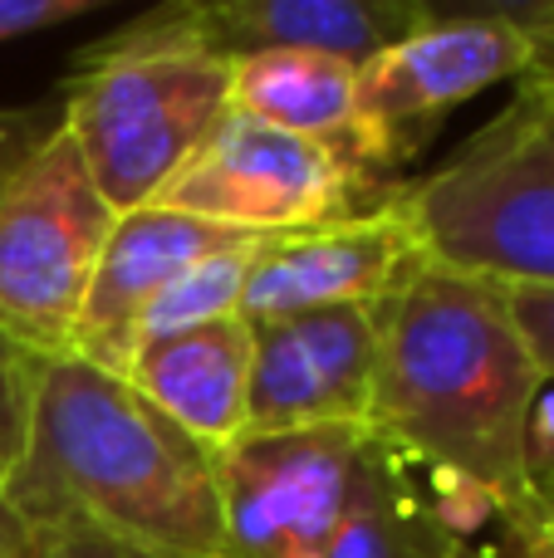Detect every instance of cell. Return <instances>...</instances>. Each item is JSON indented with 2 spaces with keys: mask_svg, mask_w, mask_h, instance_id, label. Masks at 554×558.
<instances>
[{
  "mask_svg": "<svg viewBox=\"0 0 554 558\" xmlns=\"http://www.w3.org/2000/svg\"><path fill=\"white\" fill-rule=\"evenodd\" d=\"M530 78H554V25L545 29V39H540V64Z\"/></svg>",
  "mask_w": 554,
  "mask_h": 558,
  "instance_id": "cb8c5ba5",
  "label": "cell"
},
{
  "mask_svg": "<svg viewBox=\"0 0 554 558\" xmlns=\"http://www.w3.org/2000/svg\"><path fill=\"white\" fill-rule=\"evenodd\" d=\"M88 162L64 123L0 182V333L35 357L74 348L88 279L113 231Z\"/></svg>",
  "mask_w": 554,
  "mask_h": 558,
  "instance_id": "5b68a950",
  "label": "cell"
},
{
  "mask_svg": "<svg viewBox=\"0 0 554 558\" xmlns=\"http://www.w3.org/2000/svg\"><path fill=\"white\" fill-rule=\"evenodd\" d=\"M49 128L55 123L45 118V108H0V182L45 143Z\"/></svg>",
  "mask_w": 554,
  "mask_h": 558,
  "instance_id": "ffe728a7",
  "label": "cell"
},
{
  "mask_svg": "<svg viewBox=\"0 0 554 558\" xmlns=\"http://www.w3.org/2000/svg\"><path fill=\"white\" fill-rule=\"evenodd\" d=\"M35 353L10 343L0 333V481L15 471L20 451H25V426H29V387H35Z\"/></svg>",
  "mask_w": 554,
  "mask_h": 558,
  "instance_id": "e0dca14e",
  "label": "cell"
},
{
  "mask_svg": "<svg viewBox=\"0 0 554 558\" xmlns=\"http://www.w3.org/2000/svg\"><path fill=\"white\" fill-rule=\"evenodd\" d=\"M241 235L245 231H226V226H212L202 216L172 211V206H157V202L123 211L104 241L94 279H88L69 353L123 377L137 348V318L147 314V304L177 275H186L196 260L226 251Z\"/></svg>",
  "mask_w": 554,
  "mask_h": 558,
  "instance_id": "8fae6325",
  "label": "cell"
},
{
  "mask_svg": "<svg viewBox=\"0 0 554 558\" xmlns=\"http://www.w3.org/2000/svg\"><path fill=\"white\" fill-rule=\"evenodd\" d=\"M378 304L320 308L255 328L245 436L369 426Z\"/></svg>",
  "mask_w": 554,
  "mask_h": 558,
  "instance_id": "9c48e42d",
  "label": "cell"
},
{
  "mask_svg": "<svg viewBox=\"0 0 554 558\" xmlns=\"http://www.w3.org/2000/svg\"><path fill=\"white\" fill-rule=\"evenodd\" d=\"M442 558H486V554H481V549H477V544L457 539V544H451V549H447V554H442Z\"/></svg>",
  "mask_w": 554,
  "mask_h": 558,
  "instance_id": "d4e9b609",
  "label": "cell"
},
{
  "mask_svg": "<svg viewBox=\"0 0 554 558\" xmlns=\"http://www.w3.org/2000/svg\"><path fill=\"white\" fill-rule=\"evenodd\" d=\"M510 539L501 549H481L486 558H554V505L545 500L530 520L506 524Z\"/></svg>",
  "mask_w": 554,
  "mask_h": 558,
  "instance_id": "7402d4cb",
  "label": "cell"
},
{
  "mask_svg": "<svg viewBox=\"0 0 554 558\" xmlns=\"http://www.w3.org/2000/svg\"><path fill=\"white\" fill-rule=\"evenodd\" d=\"M501 289H506V304L520 338L535 353V367L545 373V383H554V289L550 284H501Z\"/></svg>",
  "mask_w": 554,
  "mask_h": 558,
  "instance_id": "ac0fdd59",
  "label": "cell"
},
{
  "mask_svg": "<svg viewBox=\"0 0 554 558\" xmlns=\"http://www.w3.org/2000/svg\"><path fill=\"white\" fill-rule=\"evenodd\" d=\"M359 69L334 54L310 49H265V54L231 59V113H245L265 128L310 137L339 153L349 167L388 182L359 137Z\"/></svg>",
  "mask_w": 554,
  "mask_h": 558,
  "instance_id": "5bb4252c",
  "label": "cell"
},
{
  "mask_svg": "<svg viewBox=\"0 0 554 558\" xmlns=\"http://www.w3.org/2000/svg\"><path fill=\"white\" fill-rule=\"evenodd\" d=\"M29 539H35V530L25 524V514L15 510V500H10V490H5V481H0V558H20Z\"/></svg>",
  "mask_w": 554,
  "mask_h": 558,
  "instance_id": "603a6c76",
  "label": "cell"
},
{
  "mask_svg": "<svg viewBox=\"0 0 554 558\" xmlns=\"http://www.w3.org/2000/svg\"><path fill=\"white\" fill-rule=\"evenodd\" d=\"M412 260H422V245L398 196L378 211L265 235L251 279H245L241 318L261 328L280 324V318L320 314V308L383 304L393 284L412 270Z\"/></svg>",
  "mask_w": 554,
  "mask_h": 558,
  "instance_id": "30bf717a",
  "label": "cell"
},
{
  "mask_svg": "<svg viewBox=\"0 0 554 558\" xmlns=\"http://www.w3.org/2000/svg\"><path fill=\"white\" fill-rule=\"evenodd\" d=\"M369 426H320L290 436H241L216 456L226 558L320 554L359 481Z\"/></svg>",
  "mask_w": 554,
  "mask_h": 558,
  "instance_id": "ba28073f",
  "label": "cell"
},
{
  "mask_svg": "<svg viewBox=\"0 0 554 558\" xmlns=\"http://www.w3.org/2000/svg\"><path fill=\"white\" fill-rule=\"evenodd\" d=\"M231 113V59L192 39L182 5H157L79 54L59 123L113 216L153 206Z\"/></svg>",
  "mask_w": 554,
  "mask_h": 558,
  "instance_id": "3957f363",
  "label": "cell"
},
{
  "mask_svg": "<svg viewBox=\"0 0 554 558\" xmlns=\"http://www.w3.org/2000/svg\"><path fill=\"white\" fill-rule=\"evenodd\" d=\"M412 465L373 436L359 481L320 558H442L457 544L447 514L422 510L412 495Z\"/></svg>",
  "mask_w": 554,
  "mask_h": 558,
  "instance_id": "9a60e30c",
  "label": "cell"
},
{
  "mask_svg": "<svg viewBox=\"0 0 554 558\" xmlns=\"http://www.w3.org/2000/svg\"><path fill=\"white\" fill-rule=\"evenodd\" d=\"M545 387L496 279L422 255L378 304L369 432L408 465L486 495L506 524L545 505L535 471Z\"/></svg>",
  "mask_w": 554,
  "mask_h": 558,
  "instance_id": "6da1fadb",
  "label": "cell"
},
{
  "mask_svg": "<svg viewBox=\"0 0 554 558\" xmlns=\"http://www.w3.org/2000/svg\"><path fill=\"white\" fill-rule=\"evenodd\" d=\"M98 5L104 0H0V45L39 35V29H59L69 20H84Z\"/></svg>",
  "mask_w": 554,
  "mask_h": 558,
  "instance_id": "d6986e66",
  "label": "cell"
},
{
  "mask_svg": "<svg viewBox=\"0 0 554 558\" xmlns=\"http://www.w3.org/2000/svg\"><path fill=\"white\" fill-rule=\"evenodd\" d=\"M20 558H143V554L118 549V544L98 539L88 530H35V539L25 544Z\"/></svg>",
  "mask_w": 554,
  "mask_h": 558,
  "instance_id": "44dd1931",
  "label": "cell"
},
{
  "mask_svg": "<svg viewBox=\"0 0 554 558\" xmlns=\"http://www.w3.org/2000/svg\"><path fill=\"white\" fill-rule=\"evenodd\" d=\"M300 558H320V554H300Z\"/></svg>",
  "mask_w": 554,
  "mask_h": 558,
  "instance_id": "4316f807",
  "label": "cell"
},
{
  "mask_svg": "<svg viewBox=\"0 0 554 558\" xmlns=\"http://www.w3.org/2000/svg\"><path fill=\"white\" fill-rule=\"evenodd\" d=\"M540 490H545V500H550V505H554V471H550V475H545V481H540Z\"/></svg>",
  "mask_w": 554,
  "mask_h": 558,
  "instance_id": "484cf974",
  "label": "cell"
},
{
  "mask_svg": "<svg viewBox=\"0 0 554 558\" xmlns=\"http://www.w3.org/2000/svg\"><path fill=\"white\" fill-rule=\"evenodd\" d=\"M186 29L221 59L310 49L363 69L427 20L422 0H182Z\"/></svg>",
  "mask_w": 554,
  "mask_h": 558,
  "instance_id": "7c38bea8",
  "label": "cell"
},
{
  "mask_svg": "<svg viewBox=\"0 0 554 558\" xmlns=\"http://www.w3.org/2000/svg\"><path fill=\"white\" fill-rule=\"evenodd\" d=\"M398 206L427 260L554 289V78H520L447 167L402 182Z\"/></svg>",
  "mask_w": 554,
  "mask_h": 558,
  "instance_id": "277c9868",
  "label": "cell"
},
{
  "mask_svg": "<svg viewBox=\"0 0 554 558\" xmlns=\"http://www.w3.org/2000/svg\"><path fill=\"white\" fill-rule=\"evenodd\" d=\"M261 245H265V235H241V241H231L226 251L196 260L186 275H177L172 284L147 304V314L137 318V348L241 314V294H245V279H251V265H255V255H261Z\"/></svg>",
  "mask_w": 554,
  "mask_h": 558,
  "instance_id": "2e32d148",
  "label": "cell"
},
{
  "mask_svg": "<svg viewBox=\"0 0 554 558\" xmlns=\"http://www.w3.org/2000/svg\"><path fill=\"white\" fill-rule=\"evenodd\" d=\"M5 490L29 530H88L143 558H226L216 456L74 353L35 363Z\"/></svg>",
  "mask_w": 554,
  "mask_h": 558,
  "instance_id": "7a4b0ae2",
  "label": "cell"
},
{
  "mask_svg": "<svg viewBox=\"0 0 554 558\" xmlns=\"http://www.w3.org/2000/svg\"><path fill=\"white\" fill-rule=\"evenodd\" d=\"M554 25V0L496 10L427 5V20L359 69V137L378 172H398L427 147L432 128L467 98L520 84L540 64V39Z\"/></svg>",
  "mask_w": 554,
  "mask_h": 558,
  "instance_id": "8992f818",
  "label": "cell"
},
{
  "mask_svg": "<svg viewBox=\"0 0 554 558\" xmlns=\"http://www.w3.org/2000/svg\"><path fill=\"white\" fill-rule=\"evenodd\" d=\"M398 186L402 182L359 172L310 137L265 128L245 113H226L192 162L157 192V206L202 216L226 231L285 235L378 211L398 196Z\"/></svg>",
  "mask_w": 554,
  "mask_h": 558,
  "instance_id": "52a82bcc",
  "label": "cell"
},
{
  "mask_svg": "<svg viewBox=\"0 0 554 558\" xmlns=\"http://www.w3.org/2000/svg\"><path fill=\"white\" fill-rule=\"evenodd\" d=\"M255 328L241 314L186 333L143 343L128 363L123 383L172 422L206 456L231 451L245 436V397H251Z\"/></svg>",
  "mask_w": 554,
  "mask_h": 558,
  "instance_id": "4fadbf2b",
  "label": "cell"
}]
</instances>
